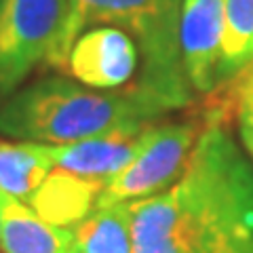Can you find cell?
<instances>
[{
	"instance_id": "obj_1",
	"label": "cell",
	"mask_w": 253,
	"mask_h": 253,
	"mask_svg": "<svg viewBox=\"0 0 253 253\" xmlns=\"http://www.w3.org/2000/svg\"><path fill=\"white\" fill-rule=\"evenodd\" d=\"M163 114L167 110L135 84L97 91L66 76H44L0 104V135L59 146L116 126L156 123Z\"/></svg>"
},
{
	"instance_id": "obj_2",
	"label": "cell",
	"mask_w": 253,
	"mask_h": 253,
	"mask_svg": "<svg viewBox=\"0 0 253 253\" xmlns=\"http://www.w3.org/2000/svg\"><path fill=\"white\" fill-rule=\"evenodd\" d=\"M175 186L190 253H253V167L230 129L201 133Z\"/></svg>"
},
{
	"instance_id": "obj_3",
	"label": "cell",
	"mask_w": 253,
	"mask_h": 253,
	"mask_svg": "<svg viewBox=\"0 0 253 253\" xmlns=\"http://www.w3.org/2000/svg\"><path fill=\"white\" fill-rule=\"evenodd\" d=\"M68 23L61 51L68 57L72 44L93 26H114L137 44L139 70L135 86L158 101L167 112L192 104L179 46V19L184 0H68Z\"/></svg>"
},
{
	"instance_id": "obj_4",
	"label": "cell",
	"mask_w": 253,
	"mask_h": 253,
	"mask_svg": "<svg viewBox=\"0 0 253 253\" xmlns=\"http://www.w3.org/2000/svg\"><path fill=\"white\" fill-rule=\"evenodd\" d=\"M68 0H0V104L38 66L66 68Z\"/></svg>"
},
{
	"instance_id": "obj_5",
	"label": "cell",
	"mask_w": 253,
	"mask_h": 253,
	"mask_svg": "<svg viewBox=\"0 0 253 253\" xmlns=\"http://www.w3.org/2000/svg\"><path fill=\"white\" fill-rule=\"evenodd\" d=\"M203 131L205 125L194 114L190 121L152 123L144 133L135 158L123 171L106 179L95 209L163 192L184 175L190 154Z\"/></svg>"
},
{
	"instance_id": "obj_6",
	"label": "cell",
	"mask_w": 253,
	"mask_h": 253,
	"mask_svg": "<svg viewBox=\"0 0 253 253\" xmlns=\"http://www.w3.org/2000/svg\"><path fill=\"white\" fill-rule=\"evenodd\" d=\"M68 70L89 89H125L139 70L137 44L126 32L114 26H93L72 44Z\"/></svg>"
},
{
	"instance_id": "obj_7",
	"label": "cell",
	"mask_w": 253,
	"mask_h": 253,
	"mask_svg": "<svg viewBox=\"0 0 253 253\" xmlns=\"http://www.w3.org/2000/svg\"><path fill=\"white\" fill-rule=\"evenodd\" d=\"M224 0H184L179 19L181 59L194 93L207 95L221 83Z\"/></svg>"
},
{
	"instance_id": "obj_8",
	"label": "cell",
	"mask_w": 253,
	"mask_h": 253,
	"mask_svg": "<svg viewBox=\"0 0 253 253\" xmlns=\"http://www.w3.org/2000/svg\"><path fill=\"white\" fill-rule=\"evenodd\" d=\"M150 125L152 123L116 126L108 133L72 141V144H44L46 154L55 167L63 171L106 181L116 175L118 171H123L135 158L141 148V141H144V133Z\"/></svg>"
},
{
	"instance_id": "obj_9",
	"label": "cell",
	"mask_w": 253,
	"mask_h": 253,
	"mask_svg": "<svg viewBox=\"0 0 253 253\" xmlns=\"http://www.w3.org/2000/svg\"><path fill=\"white\" fill-rule=\"evenodd\" d=\"M133 253H190L177 186L144 199L126 201Z\"/></svg>"
},
{
	"instance_id": "obj_10",
	"label": "cell",
	"mask_w": 253,
	"mask_h": 253,
	"mask_svg": "<svg viewBox=\"0 0 253 253\" xmlns=\"http://www.w3.org/2000/svg\"><path fill=\"white\" fill-rule=\"evenodd\" d=\"M74 234L42 219L23 201L0 190V249L2 253H70Z\"/></svg>"
},
{
	"instance_id": "obj_11",
	"label": "cell",
	"mask_w": 253,
	"mask_h": 253,
	"mask_svg": "<svg viewBox=\"0 0 253 253\" xmlns=\"http://www.w3.org/2000/svg\"><path fill=\"white\" fill-rule=\"evenodd\" d=\"M106 181L70 171H51L28 201L42 219L59 228H72L95 209Z\"/></svg>"
},
{
	"instance_id": "obj_12",
	"label": "cell",
	"mask_w": 253,
	"mask_h": 253,
	"mask_svg": "<svg viewBox=\"0 0 253 253\" xmlns=\"http://www.w3.org/2000/svg\"><path fill=\"white\" fill-rule=\"evenodd\" d=\"M55 167L44 144L0 139V190L23 203L32 199L38 186Z\"/></svg>"
},
{
	"instance_id": "obj_13",
	"label": "cell",
	"mask_w": 253,
	"mask_h": 253,
	"mask_svg": "<svg viewBox=\"0 0 253 253\" xmlns=\"http://www.w3.org/2000/svg\"><path fill=\"white\" fill-rule=\"evenodd\" d=\"M72 234V253H133L129 203L93 209Z\"/></svg>"
},
{
	"instance_id": "obj_14",
	"label": "cell",
	"mask_w": 253,
	"mask_h": 253,
	"mask_svg": "<svg viewBox=\"0 0 253 253\" xmlns=\"http://www.w3.org/2000/svg\"><path fill=\"white\" fill-rule=\"evenodd\" d=\"M253 61V0H224L221 83ZM219 83V84H221Z\"/></svg>"
},
{
	"instance_id": "obj_15",
	"label": "cell",
	"mask_w": 253,
	"mask_h": 253,
	"mask_svg": "<svg viewBox=\"0 0 253 253\" xmlns=\"http://www.w3.org/2000/svg\"><path fill=\"white\" fill-rule=\"evenodd\" d=\"M239 135H241V141H243V148L247 150V154L253 161V126L249 123H245V121H239Z\"/></svg>"
},
{
	"instance_id": "obj_16",
	"label": "cell",
	"mask_w": 253,
	"mask_h": 253,
	"mask_svg": "<svg viewBox=\"0 0 253 253\" xmlns=\"http://www.w3.org/2000/svg\"><path fill=\"white\" fill-rule=\"evenodd\" d=\"M239 121H245L253 126V93L245 95L239 101Z\"/></svg>"
}]
</instances>
